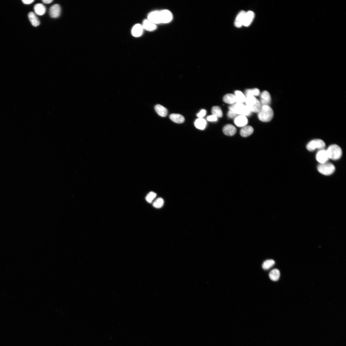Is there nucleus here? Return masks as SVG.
<instances>
[{
	"instance_id": "nucleus-1",
	"label": "nucleus",
	"mask_w": 346,
	"mask_h": 346,
	"mask_svg": "<svg viewBox=\"0 0 346 346\" xmlns=\"http://www.w3.org/2000/svg\"><path fill=\"white\" fill-rule=\"evenodd\" d=\"M258 113L259 119L265 122H268L271 121L274 115L273 110L269 106H261Z\"/></svg>"
},
{
	"instance_id": "nucleus-2",
	"label": "nucleus",
	"mask_w": 346,
	"mask_h": 346,
	"mask_svg": "<svg viewBox=\"0 0 346 346\" xmlns=\"http://www.w3.org/2000/svg\"><path fill=\"white\" fill-rule=\"evenodd\" d=\"M229 111H232L238 115H242L245 117L250 115L252 112L249 108L243 103H236L229 107Z\"/></svg>"
},
{
	"instance_id": "nucleus-3",
	"label": "nucleus",
	"mask_w": 346,
	"mask_h": 346,
	"mask_svg": "<svg viewBox=\"0 0 346 346\" xmlns=\"http://www.w3.org/2000/svg\"><path fill=\"white\" fill-rule=\"evenodd\" d=\"M330 159L337 160L340 159L342 155V151L340 147L336 144L330 146L326 150Z\"/></svg>"
},
{
	"instance_id": "nucleus-4",
	"label": "nucleus",
	"mask_w": 346,
	"mask_h": 346,
	"mask_svg": "<svg viewBox=\"0 0 346 346\" xmlns=\"http://www.w3.org/2000/svg\"><path fill=\"white\" fill-rule=\"evenodd\" d=\"M245 102L246 106L252 112L258 113L261 105L260 101L255 97H248L246 98Z\"/></svg>"
},
{
	"instance_id": "nucleus-5",
	"label": "nucleus",
	"mask_w": 346,
	"mask_h": 346,
	"mask_svg": "<svg viewBox=\"0 0 346 346\" xmlns=\"http://www.w3.org/2000/svg\"><path fill=\"white\" fill-rule=\"evenodd\" d=\"M317 169L320 174L325 175L329 176L331 175L335 172L336 168L333 164L326 162L320 164L317 167Z\"/></svg>"
},
{
	"instance_id": "nucleus-6",
	"label": "nucleus",
	"mask_w": 346,
	"mask_h": 346,
	"mask_svg": "<svg viewBox=\"0 0 346 346\" xmlns=\"http://www.w3.org/2000/svg\"><path fill=\"white\" fill-rule=\"evenodd\" d=\"M326 144L324 141L320 139H315L310 141L306 146L308 150L313 151L316 150L324 149Z\"/></svg>"
},
{
	"instance_id": "nucleus-7",
	"label": "nucleus",
	"mask_w": 346,
	"mask_h": 346,
	"mask_svg": "<svg viewBox=\"0 0 346 346\" xmlns=\"http://www.w3.org/2000/svg\"><path fill=\"white\" fill-rule=\"evenodd\" d=\"M316 158L320 164L327 162L330 159L326 150L324 149L319 150L316 154Z\"/></svg>"
},
{
	"instance_id": "nucleus-8",
	"label": "nucleus",
	"mask_w": 346,
	"mask_h": 346,
	"mask_svg": "<svg viewBox=\"0 0 346 346\" xmlns=\"http://www.w3.org/2000/svg\"><path fill=\"white\" fill-rule=\"evenodd\" d=\"M159 15L161 23H168L172 20V15L171 13L168 10L159 11Z\"/></svg>"
},
{
	"instance_id": "nucleus-9",
	"label": "nucleus",
	"mask_w": 346,
	"mask_h": 346,
	"mask_svg": "<svg viewBox=\"0 0 346 346\" xmlns=\"http://www.w3.org/2000/svg\"><path fill=\"white\" fill-rule=\"evenodd\" d=\"M261 106H269L271 102V95L267 91H264L261 95L260 101Z\"/></svg>"
},
{
	"instance_id": "nucleus-10",
	"label": "nucleus",
	"mask_w": 346,
	"mask_h": 346,
	"mask_svg": "<svg viewBox=\"0 0 346 346\" xmlns=\"http://www.w3.org/2000/svg\"><path fill=\"white\" fill-rule=\"evenodd\" d=\"M50 16L53 18H57L60 16L61 12V8L59 4H55L51 6L49 9Z\"/></svg>"
},
{
	"instance_id": "nucleus-11",
	"label": "nucleus",
	"mask_w": 346,
	"mask_h": 346,
	"mask_svg": "<svg viewBox=\"0 0 346 346\" xmlns=\"http://www.w3.org/2000/svg\"><path fill=\"white\" fill-rule=\"evenodd\" d=\"M246 13L244 11H241L237 15L234 22L236 27L240 28L243 26Z\"/></svg>"
},
{
	"instance_id": "nucleus-12",
	"label": "nucleus",
	"mask_w": 346,
	"mask_h": 346,
	"mask_svg": "<svg viewBox=\"0 0 346 346\" xmlns=\"http://www.w3.org/2000/svg\"><path fill=\"white\" fill-rule=\"evenodd\" d=\"M234 122L236 126L241 127L246 126L248 123V121L246 117L240 115L235 118Z\"/></svg>"
},
{
	"instance_id": "nucleus-13",
	"label": "nucleus",
	"mask_w": 346,
	"mask_h": 346,
	"mask_svg": "<svg viewBox=\"0 0 346 346\" xmlns=\"http://www.w3.org/2000/svg\"><path fill=\"white\" fill-rule=\"evenodd\" d=\"M254 13L251 11L246 12L243 25L246 27H248L251 24L254 17Z\"/></svg>"
},
{
	"instance_id": "nucleus-14",
	"label": "nucleus",
	"mask_w": 346,
	"mask_h": 346,
	"mask_svg": "<svg viewBox=\"0 0 346 346\" xmlns=\"http://www.w3.org/2000/svg\"><path fill=\"white\" fill-rule=\"evenodd\" d=\"M223 131L225 135L228 136H232L236 133V129L235 127L233 125L229 124L224 127Z\"/></svg>"
},
{
	"instance_id": "nucleus-15",
	"label": "nucleus",
	"mask_w": 346,
	"mask_h": 346,
	"mask_svg": "<svg viewBox=\"0 0 346 346\" xmlns=\"http://www.w3.org/2000/svg\"><path fill=\"white\" fill-rule=\"evenodd\" d=\"M148 20L153 23H159L160 22L159 11L153 12L149 15Z\"/></svg>"
},
{
	"instance_id": "nucleus-16",
	"label": "nucleus",
	"mask_w": 346,
	"mask_h": 346,
	"mask_svg": "<svg viewBox=\"0 0 346 346\" xmlns=\"http://www.w3.org/2000/svg\"><path fill=\"white\" fill-rule=\"evenodd\" d=\"M253 128L250 126H246L243 127L240 131L241 136L247 137L251 135L254 132Z\"/></svg>"
},
{
	"instance_id": "nucleus-17",
	"label": "nucleus",
	"mask_w": 346,
	"mask_h": 346,
	"mask_svg": "<svg viewBox=\"0 0 346 346\" xmlns=\"http://www.w3.org/2000/svg\"><path fill=\"white\" fill-rule=\"evenodd\" d=\"M143 28L142 25L139 24H136L133 27L132 30V34L133 36L139 37L142 35L143 33Z\"/></svg>"
},
{
	"instance_id": "nucleus-18",
	"label": "nucleus",
	"mask_w": 346,
	"mask_h": 346,
	"mask_svg": "<svg viewBox=\"0 0 346 346\" xmlns=\"http://www.w3.org/2000/svg\"><path fill=\"white\" fill-rule=\"evenodd\" d=\"M155 108L156 111L160 117H165L168 115L167 109L162 106L157 105L155 106Z\"/></svg>"
},
{
	"instance_id": "nucleus-19",
	"label": "nucleus",
	"mask_w": 346,
	"mask_h": 346,
	"mask_svg": "<svg viewBox=\"0 0 346 346\" xmlns=\"http://www.w3.org/2000/svg\"><path fill=\"white\" fill-rule=\"evenodd\" d=\"M170 119L174 122L177 124H182L185 121L184 117L180 114H172L170 115Z\"/></svg>"
},
{
	"instance_id": "nucleus-20",
	"label": "nucleus",
	"mask_w": 346,
	"mask_h": 346,
	"mask_svg": "<svg viewBox=\"0 0 346 346\" xmlns=\"http://www.w3.org/2000/svg\"><path fill=\"white\" fill-rule=\"evenodd\" d=\"M29 19L33 26L37 27L40 24V21L34 13L30 12L28 15Z\"/></svg>"
},
{
	"instance_id": "nucleus-21",
	"label": "nucleus",
	"mask_w": 346,
	"mask_h": 346,
	"mask_svg": "<svg viewBox=\"0 0 346 346\" xmlns=\"http://www.w3.org/2000/svg\"><path fill=\"white\" fill-rule=\"evenodd\" d=\"M34 9L35 13L39 16L43 15L46 11L45 7L41 3L36 4L34 6Z\"/></svg>"
},
{
	"instance_id": "nucleus-22",
	"label": "nucleus",
	"mask_w": 346,
	"mask_h": 346,
	"mask_svg": "<svg viewBox=\"0 0 346 346\" xmlns=\"http://www.w3.org/2000/svg\"><path fill=\"white\" fill-rule=\"evenodd\" d=\"M194 124L197 129L203 130L206 128L207 123L206 120L203 118H198L195 121Z\"/></svg>"
},
{
	"instance_id": "nucleus-23",
	"label": "nucleus",
	"mask_w": 346,
	"mask_h": 346,
	"mask_svg": "<svg viewBox=\"0 0 346 346\" xmlns=\"http://www.w3.org/2000/svg\"><path fill=\"white\" fill-rule=\"evenodd\" d=\"M142 27L145 30L150 31L155 30L157 28L156 25L148 20H146L144 21Z\"/></svg>"
},
{
	"instance_id": "nucleus-24",
	"label": "nucleus",
	"mask_w": 346,
	"mask_h": 346,
	"mask_svg": "<svg viewBox=\"0 0 346 346\" xmlns=\"http://www.w3.org/2000/svg\"><path fill=\"white\" fill-rule=\"evenodd\" d=\"M223 101L226 103L229 104H234L236 103V100L234 95L228 94L226 95L223 98Z\"/></svg>"
},
{
	"instance_id": "nucleus-25",
	"label": "nucleus",
	"mask_w": 346,
	"mask_h": 346,
	"mask_svg": "<svg viewBox=\"0 0 346 346\" xmlns=\"http://www.w3.org/2000/svg\"><path fill=\"white\" fill-rule=\"evenodd\" d=\"M260 94L259 90L257 88L247 89L245 92L246 98L248 97H254L258 96Z\"/></svg>"
},
{
	"instance_id": "nucleus-26",
	"label": "nucleus",
	"mask_w": 346,
	"mask_h": 346,
	"mask_svg": "<svg viewBox=\"0 0 346 346\" xmlns=\"http://www.w3.org/2000/svg\"><path fill=\"white\" fill-rule=\"evenodd\" d=\"M236 103H243L245 101L246 97L241 91H237L235 92Z\"/></svg>"
},
{
	"instance_id": "nucleus-27",
	"label": "nucleus",
	"mask_w": 346,
	"mask_h": 346,
	"mask_svg": "<svg viewBox=\"0 0 346 346\" xmlns=\"http://www.w3.org/2000/svg\"><path fill=\"white\" fill-rule=\"evenodd\" d=\"M269 277L272 281H276L279 280L280 277V272L277 269H274L269 273Z\"/></svg>"
},
{
	"instance_id": "nucleus-28",
	"label": "nucleus",
	"mask_w": 346,
	"mask_h": 346,
	"mask_svg": "<svg viewBox=\"0 0 346 346\" xmlns=\"http://www.w3.org/2000/svg\"><path fill=\"white\" fill-rule=\"evenodd\" d=\"M211 113L218 118L222 117L223 115L222 110L218 106H214L211 110Z\"/></svg>"
},
{
	"instance_id": "nucleus-29",
	"label": "nucleus",
	"mask_w": 346,
	"mask_h": 346,
	"mask_svg": "<svg viewBox=\"0 0 346 346\" xmlns=\"http://www.w3.org/2000/svg\"><path fill=\"white\" fill-rule=\"evenodd\" d=\"M275 264V261L273 260H268L264 262L262 267L264 270H268L272 267Z\"/></svg>"
},
{
	"instance_id": "nucleus-30",
	"label": "nucleus",
	"mask_w": 346,
	"mask_h": 346,
	"mask_svg": "<svg viewBox=\"0 0 346 346\" xmlns=\"http://www.w3.org/2000/svg\"><path fill=\"white\" fill-rule=\"evenodd\" d=\"M164 204V200L161 198H159L155 201L153 204L154 207L157 208L162 207Z\"/></svg>"
},
{
	"instance_id": "nucleus-31",
	"label": "nucleus",
	"mask_w": 346,
	"mask_h": 346,
	"mask_svg": "<svg viewBox=\"0 0 346 346\" xmlns=\"http://www.w3.org/2000/svg\"><path fill=\"white\" fill-rule=\"evenodd\" d=\"M156 196L157 194L155 192H151L147 195L146 197V199L147 202L151 203Z\"/></svg>"
},
{
	"instance_id": "nucleus-32",
	"label": "nucleus",
	"mask_w": 346,
	"mask_h": 346,
	"mask_svg": "<svg viewBox=\"0 0 346 346\" xmlns=\"http://www.w3.org/2000/svg\"><path fill=\"white\" fill-rule=\"evenodd\" d=\"M207 119L209 121L216 122L218 121V118L214 115H212L208 117Z\"/></svg>"
},
{
	"instance_id": "nucleus-33",
	"label": "nucleus",
	"mask_w": 346,
	"mask_h": 346,
	"mask_svg": "<svg viewBox=\"0 0 346 346\" xmlns=\"http://www.w3.org/2000/svg\"><path fill=\"white\" fill-rule=\"evenodd\" d=\"M237 115H238L233 112L232 111L229 110L228 112L227 115L228 117L229 118L231 119L235 118L236 117L238 116H237Z\"/></svg>"
},
{
	"instance_id": "nucleus-34",
	"label": "nucleus",
	"mask_w": 346,
	"mask_h": 346,
	"mask_svg": "<svg viewBox=\"0 0 346 346\" xmlns=\"http://www.w3.org/2000/svg\"><path fill=\"white\" fill-rule=\"evenodd\" d=\"M206 114V111L204 110H202L197 115L199 118H203Z\"/></svg>"
},
{
	"instance_id": "nucleus-35",
	"label": "nucleus",
	"mask_w": 346,
	"mask_h": 346,
	"mask_svg": "<svg viewBox=\"0 0 346 346\" xmlns=\"http://www.w3.org/2000/svg\"><path fill=\"white\" fill-rule=\"evenodd\" d=\"M22 1L24 4L29 5L33 3L34 1V0H23Z\"/></svg>"
},
{
	"instance_id": "nucleus-36",
	"label": "nucleus",
	"mask_w": 346,
	"mask_h": 346,
	"mask_svg": "<svg viewBox=\"0 0 346 346\" xmlns=\"http://www.w3.org/2000/svg\"><path fill=\"white\" fill-rule=\"evenodd\" d=\"M53 1V0H43L42 2L45 4H49L51 2H52Z\"/></svg>"
}]
</instances>
